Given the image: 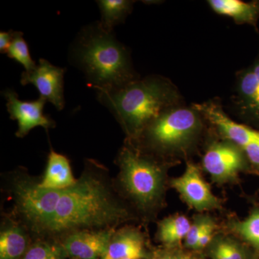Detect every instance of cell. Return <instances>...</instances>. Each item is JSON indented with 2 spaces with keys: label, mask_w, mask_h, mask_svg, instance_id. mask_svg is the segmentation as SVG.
<instances>
[{
  "label": "cell",
  "mask_w": 259,
  "mask_h": 259,
  "mask_svg": "<svg viewBox=\"0 0 259 259\" xmlns=\"http://www.w3.org/2000/svg\"><path fill=\"white\" fill-rule=\"evenodd\" d=\"M16 194L20 211L39 231L56 233L105 226L124 215L101 182L93 177H82L65 190H46L37 184L21 182Z\"/></svg>",
  "instance_id": "obj_1"
},
{
  "label": "cell",
  "mask_w": 259,
  "mask_h": 259,
  "mask_svg": "<svg viewBox=\"0 0 259 259\" xmlns=\"http://www.w3.org/2000/svg\"><path fill=\"white\" fill-rule=\"evenodd\" d=\"M73 62L83 71L88 85L105 91L136 80L125 47L104 30L100 22L79 32L71 50Z\"/></svg>",
  "instance_id": "obj_2"
},
{
  "label": "cell",
  "mask_w": 259,
  "mask_h": 259,
  "mask_svg": "<svg viewBox=\"0 0 259 259\" xmlns=\"http://www.w3.org/2000/svg\"><path fill=\"white\" fill-rule=\"evenodd\" d=\"M97 93L100 103L132 134L141 132L168 110L172 100L168 85L156 77L134 80L120 88Z\"/></svg>",
  "instance_id": "obj_3"
},
{
  "label": "cell",
  "mask_w": 259,
  "mask_h": 259,
  "mask_svg": "<svg viewBox=\"0 0 259 259\" xmlns=\"http://www.w3.org/2000/svg\"><path fill=\"white\" fill-rule=\"evenodd\" d=\"M118 162L121 180L131 197L143 206L153 204L159 197L163 187L160 167L129 147L121 151Z\"/></svg>",
  "instance_id": "obj_4"
},
{
  "label": "cell",
  "mask_w": 259,
  "mask_h": 259,
  "mask_svg": "<svg viewBox=\"0 0 259 259\" xmlns=\"http://www.w3.org/2000/svg\"><path fill=\"white\" fill-rule=\"evenodd\" d=\"M199 127L197 112L180 108L165 110L145 129L151 144L161 149H173L190 141Z\"/></svg>",
  "instance_id": "obj_5"
},
{
  "label": "cell",
  "mask_w": 259,
  "mask_h": 259,
  "mask_svg": "<svg viewBox=\"0 0 259 259\" xmlns=\"http://www.w3.org/2000/svg\"><path fill=\"white\" fill-rule=\"evenodd\" d=\"M66 69L57 67L46 59H40L36 67L21 75L23 86L32 84L37 88L40 97L52 103L58 110L64 109V76Z\"/></svg>",
  "instance_id": "obj_6"
},
{
  "label": "cell",
  "mask_w": 259,
  "mask_h": 259,
  "mask_svg": "<svg viewBox=\"0 0 259 259\" xmlns=\"http://www.w3.org/2000/svg\"><path fill=\"white\" fill-rule=\"evenodd\" d=\"M2 94L6 99V107L10 118L18 120V137H24L37 126L46 129L55 126L54 121L44 115V106L47 102L45 99L40 97L34 101H23L19 100L18 94L12 89H7Z\"/></svg>",
  "instance_id": "obj_7"
},
{
  "label": "cell",
  "mask_w": 259,
  "mask_h": 259,
  "mask_svg": "<svg viewBox=\"0 0 259 259\" xmlns=\"http://www.w3.org/2000/svg\"><path fill=\"white\" fill-rule=\"evenodd\" d=\"M171 185L186 203L197 210H208L220 207L219 199L202 179L198 168L192 163L187 164L185 173L172 180Z\"/></svg>",
  "instance_id": "obj_8"
},
{
  "label": "cell",
  "mask_w": 259,
  "mask_h": 259,
  "mask_svg": "<svg viewBox=\"0 0 259 259\" xmlns=\"http://www.w3.org/2000/svg\"><path fill=\"white\" fill-rule=\"evenodd\" d=\"M202 162L204 169L218 182L233 180L244 165L241 151L236 145L230 143L212 145Z\"/></svg>",
  "instance_id": "obj_9"
},
{
  "label": "cell",
  "mask_w": 259,
  "mask_h": 259,
  "mask_svg": "<svg viewBox=\"0 0 259 259\" xmlns=\"http://www.w3.org/2000/svg\"><path fill=\"white\" fill-rule=\"evenodd\" d=\"M197 111L202 112L207 119L230 141L242 148L259 139L258 131L237 123L214 104H204L195 107Z\"/></svg>",
  "instance_id": "obj_10"
},
{
  "label": "cell",
  "mask_w": 259,
  "mask_h": 259,
  "mask_svg": "<svg viewBox=\"0 0 259 259\" xmlns=\"http://www.w3.org/2000/svg\"><path fill=\"white\" fill-rule=\"evenodd\" d=\"M111 241V233L82 231L74 233L64 243L68 254L79 259H97L104 256Z\"/></svg>",
  "instance_id": "obj_11"
},
{
  "label": "cell",
  "mask_w": 259,
  "mask_h": 259,
  "mask_svg": "<svg viewBox=\"0 0 259 259\" xmlns=\"http://www.w3.org/2000/svg\"><path fill=\"white\" fill-rule=\"evenodd\" d=\"M76 182L77 180L73 175L69 159L51 150L44 178L37 185L46 190H65Z\"/></svg>",
  "instance_id": "obj_12"
},
{
  "label": "cell",
  "mask_w": 259,
  "mask_h": 259,
  "mask_svg": "<svg viewBox=\"0 0 259 259\" xmlns=\"http://www.w3.org/2000/svg\"><path fill=\"white\" fill-rule=\"evenodd\" d=\"M144 256L142 237L136 231H126L111 240L103 259H141Z\"/></svg>",
  "instance_id": "obj_13"
},
{
  "label": "cell",
  "mask_w": 259,
  "mask_h": 259,
  "mask_svg": "<svg viewBox=\"0 0 259 259\" xmlns=\"http://www.w3.org/2000/svg\"><path fill=\"white\" fill-rule=\"evenodd\" d=\"M212 9L218 14L234 19L238 23L254 24L259 15V3L239 0H210Z\"/></svg>",
  "instance_id": "obj_14"
},
{
  "label": "cell",
  "mask_w": 259,
  "mask_h": 259,
  "mask_svg": "<svg viewBox=\"0 0 259 259\" xmlns=\"http://www.w3.org/2000/svg\"><path fill=\"white\" fill-rule=\"evenodd\" d=\"M238 86L245 107L259 116V61L242 73Z\"/></svg>",
  "instance_id": "obj_15"
},
{
  "label": "cell",
  "mask_w": 259,
  "mask_h": 259,
  "mask_svg": "<svg viewBox=\"0 0 259 259\" xmlns=\"http://www.w3.org/2000/svg\"><path fill=\"white\" fill-rule=\"evenodd\" d=\"M97 3L102 15L100 25L107 32H113L115 25L123 21L132 9L133 2L126 0H100Z\"/></svg>",
  "instance_id": "obj_16"
},
{
  "label": "cell",
  "mask_w": 259,
  "mask_h": 259,
  "mask_svg": "<svg viewBox=\"0 0 259 259\" xmlns=\"http://www.w3.org/2000/svg\"><path fill=\"white\" fill-rule=\"evenodd\" d=\"M27 240L18 227H10L0 236V259H19L25 253Z\"/></svg>",
  "instance_id": "obj_17"
},
{
  "label": "cell",
  "mask_w": 259,
  "mask_h": 259,
  "mask_svg": "<svg viewBox=\"0 0 259 259\" xmlns=\"http://www.w3.org/2000/svg\"><path fill=\"white\" fill-rule=\"evenodd\" d=\"M191 226L190 221L185 216L175 215L167 218L159 223V239L165 244H177L182 239H185Z\"/></svg>",
  "instance_id": "obj_18"
},
{
  "label": "cell",
  "mask_w": 259,
  "mask_h": 259,
  "mask_svg": "<svg viewBox=\"0 0 259 259\" xmlns=\"http://www.w3.org/2000/svg\"><path fill=\"white\" fill-rule=\"evenodd\" d=\"M7 54L10 59L23 65L26 71H32L37 66L30 56L28 44L22 32L13 31V39Z\"/></svg>",
  "instance_id": "obj_19"
},
{
  "label": "cell",
  "mask_w": 259,
  "mask_h": 259,
  "mask_svg": "<svg viewBox=\"0 0 259 259\" xmlns=\"http://www.w3.org/2000/svg\"><path fill=\"white\" fill-rule=\"evenodd\" d=\"M233 228L245 241L259 249V209H254L244 221L233 223Z\"/></svg>",
  "instance_id": "obj_20"
},
{
  "label": "cell",
  "mask_w": 259,
  "mask_h": 259,
  "mask_svg": "<svg viewBox=\"0 0 259 259\" xmlns=\"http://www.w3.org/2000/svg\"><path fill=\"white\" fill-rule=\"evenodd\" d=\"M23 259H59L56 247L46 243H38L28 250Z\"/></svg>",
  "instance_id": "obj_21"
},
{
  "label": "cell",
  "mask_w": 259,
  "mask_h": 259,
  "mask_svg": "<svg viewBox=\"0 0 259 259\" xmlns=\"http://www.w3.org/2000/svg\"><path fill=\"white\" fill-rule=\"evenodd\" d=\"M209 221V220L207 218H199L198 221L192 224L185 239L186 246L190 248H196L201 235Z\"/></svg>",
  "instance_id": "obj_22"
},
{
  "label": "cell",
  "mask_w": 259,
  "mask_h": 259,
  "mask_svg": "<svg viewBox=\"0 0 259 259\" xmlns=\"http://www.w3.org/2000/svg\"><path fill=\"white\" fill-rule=\"evenodd\" d=\"M227 259H244V255L240 247L230 240H220Z\"/></svg>",
  "instance_id": "obj_23"
},
{
  "label": "cell",
  "mask_w": 259,
  "mask_h": 259,
  "mask_svg": "<svg viewBox=\"0 0 259 259\" xmlns=\"http://www.w3.org/2000/svg\"><path fill=\"white\" fill-rule=\"evenodd\" d=\"M214 230V223L212 222L211 220H209L207 226L205 227L204 231L202 232V235H201L198 243L196 246V249H201V248H203L206 245L209 244V242L212 240Z\"/></svg>",
  "instance_id": "obj_24"
},
{
  "label": "cell",
  "mask_w": 259,
  "mask_h": 259,
  "mask_svg": "<svg viewBox=\"0 0 259 259\" xmlns=\"http://www.w3.org/2000/svg\"><path fill=\"white\" fill-rule=\"evenodd\" d=\"M243 149L250 162L259 166V139L247 145Z\"/></svg>",
  "instance_id": "obj_25"
},
{
  "label": "cell",
  "mask_w": 259,
  "mask_h": 259,
  "mask_svg": "<svg viewBox=\"0 0 259 259\" xmlns=\"http://www.w3.org/2000/svg\"><path fill=\"white\" fill-rule=\"evenodd\" d=\"M13 30L0 32V52L1 54H8L12 39H13Z\"/></svg>",
  "instance_id": "obj_26"
},
{
  "label": "cell",
  "mask_w": 259,
  "mask_h": 259,
  "mask_svg": "<svg viewBox=\"0 0 259 259\" xmlns=\"http://www.w3.org/2000/svg\"><path fill=\"white\" fill-rule=\"evenodd\" d=\"M155 259H199L194 255L188 254V253H183V252L175 251L168 252L159 255Z\"/></svg>",
  "instance_id": "obj_27"
},
{
  "label": "cell",
  "mask_w": 259,
  "mask_h": 259,
  "mask_svg": "<svg viewBox=\"0 0 259 259\" xmlns=\"http://www.w3.org/2000/svg\"><path fill=\"white\" fill-rule=\"evenodd\" d=\"M124 259H132V258H124Z\"/></svg>",
  "instance_id": "obj_28"
}]
</instances>
